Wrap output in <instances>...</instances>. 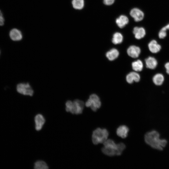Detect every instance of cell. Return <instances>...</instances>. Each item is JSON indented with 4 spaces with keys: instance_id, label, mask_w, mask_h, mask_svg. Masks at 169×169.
I'll return each instance as SVG.
<instances>
[{
    "instance_id": "6da1fadb",
    "label": "cell",
    "mask_w": 169,
    "mask_h": 169,
    "mask_svg": "<svg viewBox=\"0 0 169 169\" xmlns=\"http://www.w3.org/2000/svg\"><path fill=\"white\" fill-rule=\"evenodd\" d=\"M160 135L155 131L147 132L145 135V141L148 145L152 148L159 150H162L165 147L167 141L165 139L159 138Z\"/></svg>"
},
{
    "instance_id": "7a4b0ae2",
    "label": "cell",
    "mask_w": 169,
    "mask_h": 169,
    "mask_svg": "<svg viewBox=\"0 0 169 169\" xmlns=\"http://www.w3.org/2000/svg\"><path fill=\"white\" fill-rule=\"evenodd\" d=\"M84 105L83 101L78 99L73 101L68 100L65 103V110L73 114H79L82 112Z\"/></svg>"
},
{
    "instance_id": "3957f363",
    "label": "cell",
    "mask_w": 169,
    "mask_h": 169,
    "mask_svg": "<svg viewBox=\"0 0 169 169\" xmlns=\"http://www.w3.org/2000/svg\"><path fill=\"white\" fill-rule=\"evenodd\" d=\"M108 136L109 133L106 129L98 128L93 132L92 137V142L95 145L103 143L107 140Z\"/></svg>"
},
{
    "instance_id": "277c9868",
    "label": "cell",
    "mask_w": 169,
    "mask_h": 169,
    "mask_svg": "<svg viewBox=\"0 0 169 169\" xmlns=\"http://www.w3.org/2000/svg\"><path fill=\"white\" fill-rule=\"evenodd\" d=\"M85 105L86 107H90L93 111H95L100 107L101 102L97 95L92 94L90 96Z\"/></svg>"
},
{
    "instance_id": "5b68a950",
    "label": "cell",
    "mask_w": 169,
    "mask_h": 169,
    "mask_svg": "<svg viewBox=\"0 0 169 169\" xmlns=\"http://www.w3.org/2000/svg\"><path fill=\"white\" fill-rule=\"evenodd\" d=\"M17 90L19 93L25 95L32 96L34 93L33 89L28 83L18 84L17 86Z\"/></svg>"
},
{
    "instance_id": "8992f818",
    "label": "cell",
    "mask_w": 169,
    "mask_h": 169,
    "mask_svg": "<svg viewBox=\"0 0 169 169\" xmlns=\"http://www.w3.org/2000/svg\"><path fill=\"white\" fill-rule=\"evenodd\" d=\"M130 15L136 22H139L142 20L144 17L143 12L140 9L135 8L132 9L130 12Z\"/></svg>"
},
{
    "instance_id": "52a82bcc",
    "label": "cell",
    "mask_w": 169,
    "mask_h": 169,
    "mask_svg": "<svg viewBox=\"0 0 169 169\" xmlns=\"http://www.w3.org/2000/svg\"><path fill=\"white\" fill-rule=\"evenodd\" d=\"M141 51L140 48L135 45L130 46L127 51L128 55L133 58H137L140 54Z\"/></svg>"
},
{
    "instance_id": "ba28073f",
    "label": "cell",
    "mask_w": 169,
    "mask_h": 169,
    "mask_svg": "<svg viewBox=\"0 0 169 169\" xmlns=\"http://www.w3.org/2000/svg\"><path fill=\"white\" fill-rule=\"evenodd\" d=\"M35 128L37 131H40L42 128L45 122V119L44 116L41 114L37 115L34 118Z\"/></svg>"
},
{
    "instance_id": "9c48e42d",
    "label": "cell",
    "mask_w": 169,
    "mask_h": 169,
    "mask_svg": "<svg viewBox=\"0 0 169 169\" xmlns=\"http://www.w3.org/2000/svg\"><path fill=\"white\" fill-rule=\"evenodd\" d=\"M140 79L139 74L135 72H131L128 74L126 77L127 82L129 84H132L134 81L138 82Z\"/></svg>"
},
{
    "instance_id": "30bf717a",
    "label": "cell",
    "mask_w": 169,
    "mask_h": 169,
    "mask_svg": "<svg viewBox=\"0 0 169 169\" xmlns=\"http://www.w3.org/2000/svg\"><path fill=\"white\" fill-rule=\"evenodd\" d=\"M9 36L13 40L15 41L20 40L22 38L21 32L16 28L13 29L10 31Z\"/></svg>"
},
{
    "instance_id": "8fae6325",
    "label": "cell",
    "mask_w": 169,
    "mask_h": 169,
    "mask_svg": "<svg viewBox=\"0 0 169 169\" xmlns=\"http://www.w3.org/2000/svg\"><path fill=\"white\" fill-rule=\"evenodd\" d=\"M133 33L136 39H140L143 38L146 34V31L142 27H136L133 30Z\"/></svg>"
},
{
    "instance_id": "7c38bea8",
    "label": "cell",
    "mask_w": 169,
    "mask_h": 169,
    "mask_svg": "<svg viewBox=\"0 0 169 169\" xmlns=\"http://www.w3.org/2000/svg\"><path fill=\"white\" fill-rule=\"evenodd\" d=\"M129 129L125 125L119 126L117 129L116 134L119 137L122 138H125L127 136Z\"/></svg>"
},
{
    "instance_id": "4fadbf2b",
    "label": "cell",
    "mask_w": 169,
    "mask_h": 169,
    "mask_svg": "<svg viewBox=\"0 0 169 169\" xmlns=\"http://www.w3.org/2000/svg\"><path fill=\"white\" fill-rule=\"evenodd\" d=\"M115 22L119 27L122 28L128 23L129 19L126 16L121 15L116 19Z\"/></svg>"
},
{
    "instance_id": "5bb4252c",
    "label": "cell",
    "mask_w": 169,
    "mask_h": 169,
    "mask_svg": "<svg viewBox=\"0 0 169 169\" xmlns=\"http://www.w3.org/2000/svg\"><path fill=\"white\" fill-rule=\"evenodd\" d=\"M148 48L150 51L153 53L158 52L161 49V46L154 40L151 41L148 44Z\"/></svg>"
},
{
    "instance_id": "9a60e30c",
    "label": "cell",
    "mask_w": 169,
    "mask_h": 169,
    "mask_svg": "<svg viewBox=\"0 0 169 169\" xmlns=\"http://www.w3.org/2000/svg\"><path fill=\"white\" fill-rule=\"evenodd\" d=\"M119 51L116 49L113 48L108 51L106 54V56L110 61L116 59L119 56Z\"/></svg>"
},
{
    "instance_id": "2e32d148",
    "label": "cell",
    "mask_w": 169,
    "mask_h": 169,
    "mask_svg": "<svg viewBox=\"0 0 169 169\" xmlns=\"http://www.w3.org/2000/svg\"><path fill=\"white\" fill-rule=\"evenodd\" d=\"M145 63L146 67L154 69L157 66V63L156 59L154 57H149L145 59Z\"/></svg>"
},
{
    "instance_id": "e0dca14e",
    "label": "cell",
    "mask_w": 169,
    "mask_h": 169,
    "mask_svg": "<svg viewBox=\"0 0 169 169\" xmlns=\"http://www.w3.org/2000/svg\"><path fill=\"white\" fill-rule=\"evenodd\" d=\"M123 40L122 34L119 32H116L113 35L112 41L114 44H117L121 43Z\"/></svg>"
},
{
    "instance_id": "ac0fdd59",
    "label": "cell",
    "mask_w": 169,
    "mask_h": 169,
    "mask_svg": "<svg viewBox=\"0 0 169 169\" xmlns=\"http://www.w3.org/2000/svg\"><path fill=\"white\" fill-rule=\"evenodd\" d=\"M132 67L134 71H141L143 69V64L141 60L138 59L132 63Z\"/></svg>"
},
{
    "instance_id": "d6986e66",
    "label": "cell",
    "mask_w": 169,
    "mask_h": 169,
    "mask_svg": "<svg viewBox=\"0 0 169 169\" xmlns=\"http://www.w3.org/2000/svg\"><path fill=\"white\" fill-rule=\"evenodd\" d=\"M102 151L104 154L109 156H113L116 154V149L104 146L102 149Z\"/></svg>"
},
{
    "instance_id": "ffe728a7",
    "label": "cell",
    "mask_w": 169,
    "mask_h": 169,
    "mask_svg": "<svg viewBox=\"0 0 169 169\" xmlns=\"http://www.w3.org/2000/svg\"><path fill=\"white\" fill-rule=\"evenodd\" d=\"M164 80L163 75L161 74H157L155 75L153 78V81L156 85H161Z\"/></svg>"
},
{
    "instance_id": "44dd1931",
    "label": "cell",
    "mask_w": 169,
    "mask_h": 169,
    "mask_svg": "<svg viewBox=\"0 0 169 169\" xmlns=\"http://www.w3.org/2000/svg\"><path fill=\"white\" fill-rule=\"evenodd\" d=\"M72 4L74 8L79 10L81 9L84 7V0H73Z\"/></svg>"
},
{
    "instance_id": "7402d4cb",
    "label": "cell",
    "mask_w": 169,
    "mask_h": 169,
    "mask_svg": "<svg viewBox=\"0 0 169 169\" xmlns=\"http://www.w3.org/2000/svg\"><path fill=\"white\" fill-rule=\"evenodd\" d=\"M34 168L36 169H47L49 168L46 163L42 161H36L34 165Z\"/></svg>"
},
{
    "instance_id": "603a6c76",
    "label": "cell",
    "mask_w": 169,
    "mask_h": 169,
    "mask_svg": "<svg viewBox=\"0 0 169 169\" xmlns=\"http://www.w3.org/2000/svg\"><path fill=\"white\" fill-rule=\"evenodd\" d=\"M117 148L116 155L120 156L121 155L122 152L125 149V145L122 143L117 144Z\"/></svg>"
},
{
    "instance_id": "cb8c5ba5",
    "label": "cell",
    "mask_w": 169,
    "mask_h": 169,
    "mask_svg": "<svg viewBox=\"0 0 169 169\" xmlns=\"http://www.w3.org/2000/svg\"><path fill=\"white\" fill-rule=\"evenodd\" d=\"M166 35V31L161 30L159 33V37L160 38H164Z\"/></svg>"
},
{
    "instance_id": "d4e9b609",
    "label": "cell",
    "mask_w": 169,
    "mask_h": 169,
    "mask_svg": "<svg viewBox=\"0 0 169 169\" xmlns=\"http://www.w3.org/2000/svg\"><path fill=\"white\" fill-rule=\"evenodd\" d=\"M115 0H103L104 4L107 5H110L113 4Z\"/></svg>"
},
{
    "instance_id": "484cf974",
    "label": "cell",
    "mask_w": 169,
    "mask_h": 169,
    "mask_svg": "<svg viewBox=\"0 0 169 169\" xmlns=\"http://www.w3.org/2000/svg\"><path fill=\"white\" fill-rule=\"evenodd\" d=\"M4 21V18L3 17V14L0 10V26L3 25Z\"/></svg>"
},
{
    "instance_id": "4316f807",
    "label": "cell",
    "mask_w": 169,
    "mask_h": 169,
    "mask_svg": "<svg viewBox=\"0 0 169 169\" xmlns=\"http://www.w3.org/2000/svg\"><path fill=\"white\" fill-rule=\"evenodd\" d=\"M166 69V71L167 74H169V62L167 63L165 65Z\"/></svg>"
},
{
    "instance_id": "83f0119b",
    "label": "cell",
    "mask_w": 169,
    "mask_h": 169,
    "mask_svg": "<svg viewBox=\"0 0 169 169\" xmlns=\"http://www.w3.org/2000/svg\"><path fill=\"white\" fill-rule=\"evenodd\" d=\"M161 29L166 31L167 30L169 29V23L166 26L163 27Z\"/></svg>"
}]
</instances>
